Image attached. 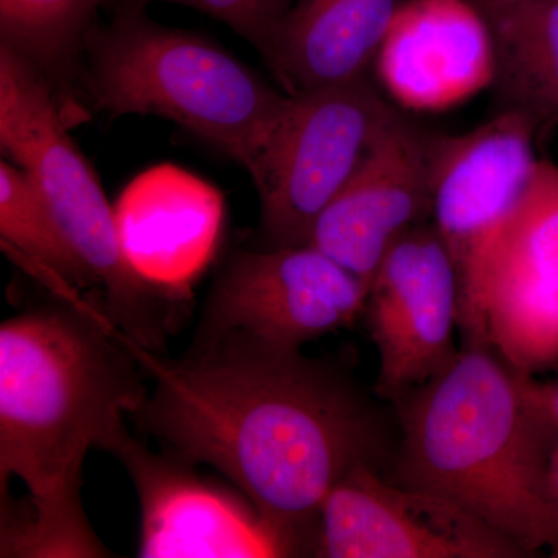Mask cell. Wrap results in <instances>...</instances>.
Wrapping results in <instances>:
<instances>
[{"label": "cell", "mask_w": 558, "mask_h": 558, "mask_svg": "<svg viewBox=\"0 0 558 558\" xmlns=\"http://www.w3.org/2000/svg\"><path fill=\"white\" fill-rule=\"evenodd\" d=\"M387 476L449 499L527 557L548 548V473L558 444L539 381L492 343H461L442 373L391 403Z\"/></svg>", "instance_id": "3"}, {"label": "cell", "mask_w": 558, "mask_h": 558, "mask_svg": "<svg viewBox=\"0 0 558 558\" xmlns=\"http://www.w3.org/2000/svg\"><path fill=\"white\" fill-rule=\"evenodd\" d=\"M146 7L150 2L178 3L223 22L231 31L248 40L263 60L271 49L275 36L299 0H132Z\"/></svg>", "instance_id": "20"}, {"label": "cell", "mask_w": 558, "mask_h": 558, "mask_svg": "<svg viewBox=\"0 0 558 558\" xmlns=\"http://www.w3.org/2000/svg\"><path fill=\"white\" fill-rule=\"evenodd\" d=\"M542 126L523 110L505 109L468 134L440 135L432 222L458 274L461 343H490L487 263L537 171L535 138Z\"/></svg>", "instance_id": "6"}, {"label": "cell", "mask_w": 558, "mask_h": 558, "mask_svg": "<svg viewBox=\"0 0 558 558\" xmlns=\"http://www.w3.org/2000/svg\"><path fill=\"white\" fill-rule=\"evenodd\" d=\"M109 453L130 473L142 509L138 557H293L292 548L242 492L197 475L172 451L154 453L123 432Z\"/></svg>", "instance_id": "12"}, {"label": "cell", "mask_w": 558, "mask_h": 558, "mask_svg": "<svg viewBox=\"0 0 558 558\" xmlns=\"http://www.w3.org/2000/svg\"><path fill=\"white\" fill-rule=\"evenodd\" d=\"M402 2L299 0L264 61L289 95L362 78Z\"/></svg>", "instance_id": "16"}, {"label": "cell", "mask_w": 558, "mask_h": 558, "mask_svg": "<svg viewBox=\"0 0 558 558\" xmlns=\"http://www.w3.org/2000/svg\"><path fill=\"white\" fill-rule=\"evenodd\" d=\"M368 289L312 245L241 252L216 279L193 344L238 332L301 349L362 318Z\"/></svg>", "instance_id": "8"}, {"label": "cell", "mask_w": 558, "mask_h": 558, "mask_svg": "<svg viewBox=\"0 0 558 558\" xmlns=\"http://www.w3.org/2000/svg\"><path fill=\"white\" fill-rule=\"evenodd\" d=\"M116 332L154 381L132 414L137 427L165 450L219 470L293 557H315L323 502L349 470L391 461L384 411L340 366L245 333L170 359Z\"/></svg>", "instance_id": "1"}, {"label": "cell", "mask_w": 558, "mask_h": 558, "mask_svg": "<svg viewBox=\"0 0 558 558\" xmlns=\"http://www.w3.org/2000/svg\"><path fill=\"white\" fill-rule=\"evenodd\" d=\"M497 50L494 89L505 109L558 120V0L488 14Z\"/></svg>", "instance_id": "17"}, {"label": "cell", "mask_w": 558, "mask_h": 558, "mask_svg": "<svg viewBox=\"0 0 558 558\" xmlns=\"http://www.w3.org/2000/svg\"><path fill=\"white\" fill-rule=\"evenodd\" d=\"M548 548L553 553V557H558V444L553 459H550L548 473Z\"/></svg>", "instance_id": "21"}, {"label": "cell", "mask_w": 558, "mask_h": 558, "mask_svg": "<svg viewBox=\"0 0 558 558\" xmlns=\"http://www.w3.org/2000/svg\"><path fill=\"white\" fill-rule=\"evenodd\" d=\"M101 301L62 299L0 326V490L17 478L22 508L2 515L0 557H112L83 508L84 459L109 451L148 396L145 371Z\"/></svg>", "instance_id": "2"}, {"label": "cell", "mask_w": 558, "mask_h": 558, "mask_svg": "<svg viewBox=\"0 0 558 558\" xmlns=\"http://www.w3.org/2000/svg\"><path fill=\"white\" fill-rule=\"evenodd\" d=\"M113 2L112 20L92 31L84 54L94 105L174 121L236 161L258 189L290 95L211 39L161 25L132 0Z\"/></svg>", "instance_id": "4"}, {"label": "cell", "mask_w": 558, "mask_h": 558, "mask_svg": "<svg viewBox=\"0 0 558 558\" xmlns=\"http://www.w3.org/2000/svg\"><path fill=\"white\" fill-rule=\"evenodd\" d=\"M488 341L535 376L558 365V165L539 160L484 279Z\"/></svg>", "instance_id": "13"}, {"label": "cell", "mask_w": 558, "mask_h": 558, "mask_svg": "<svg viewBox=\"0 0 558 558\" xmlns=\"http://www.w3.org/2000/svg\"><path fill=\"white\" fill-rule=\"evenodd\" d=\"M109 0H0V44L31 62L57 92L75 78L87 38Z\"/></svg>", "instance_id": "19"}, {"label": "cell", "mask_w": 558, "mask_h": 558, "mask_svg": "<svg viewBox=\"0 0 558 558\" xmlns=\"http://www.w3.org/2000/svg\"><path fill=\"white\" fill-rule=\"evenodd\" d=\"M363 318L379 352L373 391L384 402L432 380L457 357L458 274L433 222L388 250L371 279Z\"/></svg>", "instance_id": "9"}, {"label": "cell", "mask_w": 558, "mask_h": 558, "mask_svg": "<svg viewBox=\"0 0 558 558\" xmlns=\"http://www.w3.org/2000/svg\"><path fill=\"white\" fill-rule=\"evenodd\" d=\"M539 395H542L543 403H545L550 418L558 428V380L553 384H539Z\"/></svg>", "instance_id": "23"}, {"label": "cell", "mask_w": 558, "mask_h": 558, "mask_svg": "<svg viewBox=\"0 0 558 558\" xmlns=\"http://www.w3.org/2000/svg\"><path fill=\"white\" fill-rule=\"evenodd\" d=\"M113 213L132 270L190 304L191 289L215 258L222 233L226 207L219 190L174 165H159L132 180Z\"/></svg>", "instance_id": "15"}, {"label": "cell", "mask_w": 558, "mask_h": 558, "mask_svg": "<svg viewBox=\"0 0 558 558\" xmlns=\"http://www.w3.org/2000/svg\"><path fill=\"white\" fill-rule=\"evenodd\" d=\"M395 110L368 75L290 95L256 189L267 247L310 245L323 209Z\"/></svg>", "instance_id": "7"}, {"label": "cell", "mask_w": 558, "mask_h": 558, "mask_svg": "<svg viewBox=\"0 0 558 558\" xmlns=\"http://www.w3.org/2000/svg\"><path fill=\"white\" fill-rule=\"evenodd\" d=\"M0 234L3 247L33 267L62 299H80L95 284L60 223L21 168L0 161Z\"/></svg>", "instance_id": "18"}, {"label": "cell", "mask_w": 558, "mask_h": 558, "mask_svg": "<svg viewBox=\"0 0 558 558\" xmlns=\"http://www.w3.org/2000/svg\"><path fill=\"white\" fill-rule=\"evenodd\" d=\"M315 557L521 558L508 537L429 492L359 464L329 492Z\"/></svg>", "instance_id": "10"}, {"label": "cell", "mask_w": 558, "mask_h": 558, "mask_svg": "<svg viewBox=\"0 0 558 558\" xmlns=\"http://www.w3.org/2000/svg\"><path fill=\"white\" fill-rule=\"evenodd\" d=\"M402 108L439 112L494 89L490 22L472 0H403L373 62Z\"/></svg>", "instance_id": "14"}, {"label": "cell", "mask_w": 558, "mask_h": 558, "mask_svg": "<svg viewBox=\"0 0 558 558\" xmlns=\"http://www.w3.org/2000/svg\"><path fill=\"white\" fill-rule=\"evenodd\" d=\"M439 138L396 109L323 209L310 245L369 286L396 241L432 222Z\"/></svg>", "instance_id": "11"}, {"label": "cell", "mask_w": 558, "mask_h": 558, "mask_svg": "<svg viewBox=\"0 0 558 558\" xmlns=\"http://www.w3.org/2000/svg\"><path fill=\"white\" fill-rule=\"evenodd\" d=\"M486 16L488 14L501 13L512 9H519L521 5H526L534 0H472Z\"/></svg>", "instance_id": "22"}, {"label": "cell", "mask_w": 558, "mask_h": 558, "mask_svg": "<svg viewBox=\"0 0 558 558\" xmlns=\"http://www.w3.org/2000/svg\"><path fill=\"white\" fill-rule=\"evenodd\" d=\"M0 148L49 205L95 284L110 322L135 343L165 352L189 304L160 292L132 270L116 213L89 161L68 132L49 81L0 44Z\"/></svg>", "instance_id": "5"}]
</instances>
